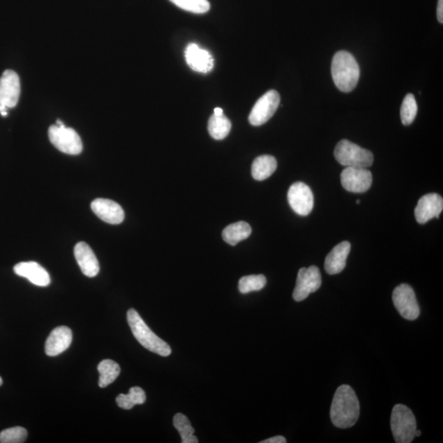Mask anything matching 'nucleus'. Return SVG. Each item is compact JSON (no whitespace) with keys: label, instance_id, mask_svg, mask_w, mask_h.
<instances>
[{"label":"nucleus","instance_id":"obj_25","mask_svg":"<svg viewBox=\"0 0 443 443\" xmlns=\"http://www.w3.org/2000/svg\"><path fill=\"white\" fill-rule=\"evenodd\" d=\"M173 425L180 433L182 443H198V438L194 436L195 429L186 415L181 413L174 415Z\"/></svg>","mask_w":443,"mask_h":443},{"label":"nucleus","instance_id":"obj_8","mask_svg":"<svg viewBox=\"0 0 443 443\" xmlns=\"http://www.w3.org/2000/svg\"><path fill=\"white\" fill-rule=\"evenodd\" d=\"M280 105L279 92L271 89L259 98L249 116V122L253 126H261L275 114Z\"/></svg>","mask_w":443,"mask_h":443},{"label":"nucleus","instance_id":"obj_23","mask_svg":"<svg viewBox=\"0 0 443 443\" xmlns=\"http://www.w3.org/2000/svg\"><path fill=\"white\" fill-rule=\"evenodd\" d=\"M98 371L100 373L98 386L102 388L108 387L119 377L121 372L120 366L112 360H104L98 365Z\"/></svg>","mask_w":443,"mask_h":443},{"label":"nucleus","instance_id":"obj_36","mask_svg":"<svg viewBox=\"0 0 443 443\" xmlns=\"http://www.w3.org/2000/svg\"><path fill=\"white\" fill-rule=\"evenodd\" d=\"M356 203H357V205H359L361 203V200H356Z\"/></svg>","mask_w":443,"mask_h":443},{"label":"nucleus","instance_id":"obj_15","mask_svg":"<svg viewBox=\"0 0 443 443\" xmlns=\"http://www.w3.org/2000/svg\"><path fill=\"white\" fill-rule=\"evenodd\" d=\"M187 64L192 70L200 73H208L214 68V59L210 53L200 48L196 44H190L186 49Z\"/></svg>","mask_w":443,"mask_h":443},{"label":"nucleus","instance_id":"obj_21","mask_svg":"<svg viewBox=\"0 0 443 443\" xmlns=\"http://www.w3.org/2000/svg\"><path fill=\"white\" fill-rule=\"evenodd\" d=\"M252 227L244 221L232 223L223 232V238L227 244L236 245L252 234Z\"/></svg>","mask_w":443,"mask_h":443},{"label":"nucleus","instance_id":"obj_9","mask_svg":"<svg viewBox=\"0 0 443 443\" xmlns=\"http://www.w3.org/2000/svg\"><path fill=\"white\" fill-rule=\"evenodd\" d=\"M321 285L322 277L319 268L314 266L302 268L298 272L293 299L295 302H302L309 297V295L319 290Z\"/></svg>","mask_w":443,"mask_h":443},{"label":"nucleus","instance_id":"obj_35","mask_svg":"<svg viewBox=\"0 0 443 443\" xmlns=\"http://www.w3.org/2000/svg\"><path fill=\"white\" fill-rule=\"evenodd\" d=\"M2 384H3V379L1 377H0V386H1Z\"/></svg>","mask_w":443,"mask_h":443},{"label":"nucleus","instance_id":"obj_2","mask_svg":"<svg viewBox=\"0 0 443 443\" xmlns=\"http://www.w3.org/2000/svg\"><path fill=\"white\" fill-rule=\"evenodd\" d=\"M333 82L342 92H350L359 82L361 70L354 56L347 51H339L332 62Z\"/></svg>","mask_w":443,"mask_h":443},{"label":"nucleus","instance_id":"obj_28","mask_svg":"<svg viewBox=\"0 0 443 443\" xmlns=\"http://www.w3.org/2000/svg\"><path fill=\"white\" fill-rule=\"evenodd\" d=\"M182 10L203 15L210 10V3L208 0H169Z\"/></svg>","mask_w":443,"mask_h":443},{"label":"nucleus","instance_id":"obj_10","mask_svg":"<svg viewBox=\"0 0 443 443\" xmlns=\"http://www.w3.org/2000/svg\"><path fill=\"white\" fill-rule=\"evenodd\" d=\"M288 199L290 207L299 216H309L314 207V195L311 188L301 182L290 186Z\"/></svg>","mask_w":443,"mask_h":443},{"label":"nucleus","instance_id":"obj_13","mask_svg":"<svg viewBox=\"0 0 443 443\" xmlns=\"http://www.w3.org/2000/svg\"><path fill=\"white\" fill-rule=\"evenodd\" d=\"M443 209L442 197L436 193L424 195L418 201L415 216L419 223H426L433 218H440Z\"/></svg>","mask_w":443,"mask_h":443},{"label":"nucleus","instance_id":"obj_14","mask_svg":"<svg viewBox=\"0 0 443 443\" xmlns=\"http://www.w3.org/2000/svg\"><path fill=\"white\" fill-rule=\"evenodd\" d=\"M91 207L98 218L110 225H120L124 220L123 208L113 200L96 199L93 201Z\"/></svg>","mask_w":443,"mask_h":443},{"label":"nucleus","instance_id":"obj_33","mask_svg":"<svg viewBox=\"0 0 443 443\" xmlns=\"http://www.w3.org/2000/svg\"><path fill=\"white\" fill-rule=\"evenodd\" d=\"M214 114L216 115H222L223 114V111L221 108H216L214 109Z\"/></svg>","mask_w":443,"mask_h":443},{"label":"nucleus","instance_id":"obj_4","mask_svg":"<svg viewBox=\"0 0 443 443\" xmlns=\"http://www.w3.org/2000/svg\"><path fill=\"white\" fill-rule=\"evenodd\" d=\"M335 159L346 167L369 168L374 163L372 152L348 140L338 143L334 150Z\"/></svg>","mask_w":443,"mask_h":443},{"label":"nucleus","instance_id":"obj_27","mask_svg":"<svg viewBox=\"0 0 443 443\" xmlns=\"http://www.w3.org/2000/svg\"><path fill=\"white\" fill-rule=\"evenodd\" d=\"M266 283V277L262 275L245 276L239 281L238 289L241 293L247 294L263 289Z\"/></svg>","mask_w":443,"mask_h":443},{"label":"nucleus","instance_id":"obj_6","mask_svg":"<svg viewBox=\"0 0 443 443\" xmlns=\"http://www.w3.org/2000/svg\"><path fill=\"white\" fill-rule=\"evenodd\" d=\"M49 138L53 146L62 153L77 155L82 153L83 145L82 139L73 128L65 125H53L49 128Z\"/></svg>","mask_w":443,"mask_h":443},{"label":"nucleus","instance_id":"obj_7","mask_svg":"<svg viewBox=\"0 0 443 443\" xmlns=\"http://www.w3.org/2000/svg\"><path fill=\"white\" fill-rule=\"evenodd\" d=\"M392 301L399 314L407 320H415L419 306L414 290L408 284H401L393 290Z\"/></svg>","mask_w":443,"mask_h":443},{"label":"nucleus","instance_id":"obj_34","mask_svg":"<svg viewBox=\"0 0 443 443\" xmlns=\"http://www.w3.org/2000/svg\"><path fill=\"white\" fill-rule=\"evenodd\" d=\"M420 435H422V432H420L419 431H417V429H416V431L415 432V437H419Z\"/></svg>","mask_w":443,"mask_h":443},{"label":"nucleus","instance_id":"obj_18","mask_svg":"<svg viewBox=\"0 0 443 443\" xmlns=\"http://www.w3.org/2000/svg\"><path fill=\"white\" fill-rule=\"evenodd\" d=\"M17 275L26 277L31 284L39 286H47L51 284V277L44 268L38 263L21 262L13 268Z\"/></svg>","mask_w":443,"mask_h":443},{"label":"nucleus","instance_id":"obj_16","mask_svg":"<svg viewBox=\"0 0 443 443\" xmlns=\"http://www.w3.org/2000/svg\"><path fill=\"white\" fill-rule=\"evenodd\" d=\"M74 256L80 270L89 277H96L100 272L98 259L89 245L83 241L76 245Z\"/></svg>","mask_w":443,"mask_h":443},{"label":"nucleus","instance_id":"obj_22","mask_svg":"<svg viewBox=\"0 0 443 443\" xmlns=\"http://www.w3.org/2000/svg\"><path fill=\"white\" fill-rule=\"evenodd\" d=\"M232 128L230 120L226 116L214 114L210 117L208 123L209 135L216 140L220 141L229 134Z\"/></svg>","mask_w":443,"mask_h":443},{"label":"nucleus","instance_id":"obj_5","mask_svg":"<svg viewBox=\"0 0 443 443\" xmlns=\"http://www.w3.org/2000/svg\"><path fill=\"white\" fill-rule=\"evenodd\" d=\"M391 428L397 443L412 442L416 431V420L412 411L404 405L394 406L391 415Z\"/></svg>","mask_w":443,"mask_h":443},{"label":"nucleus","instance_id":"obj_30","mask_svg":"<svg viewBox=\"0 0 443 443\" xmlns=\"http://www.w3.org/2000/svg\"><path fill=\"white\" fill-rule=\"evenodd\" d=\"M437 20L440 24H443V0H438L437 8Z\"/></svg>","mask_w":443,"mask_h":443},{"label":"nucleus","instance_id":"obj_19","mask_svg":"<svg viewBox=\"0 0 443 443\" xmlns=\"http://www.w3.org/2000/svg\"><path fill=\"white\" fill-rule=\"evenodd\" d=\"M350 250L351 244L348 241H342L336 245L325 259L324 268L327 274L334 275L343 271L347 266V259Z\"/></svg>","mask_w":443,"mask_h":443},{"label":"nucleus","instance_id":"obj_31","mask_svg":"<svg viewBox=\"0 0 443 443\" xmlns=\"http://www.w3.org/2000/svg\"><path fill=\"white\" fill-rule=\"evenodd\" d=\"M286 438L283 436H276L274 437L268 438L265 441L261 442V443H286Z\"/></svg>","mask_w":443,"mask_h":443},{"label":"nucleus","instance_id":"obj_24","mask_svg":"<svg viewBox=\"0 0 443 443\" xmlns=\"http://www.w3.org/2000/svg\"><path fill=\"white\" fill-rule=\"evenodd\" d=\"M146 400L145 391L139 387H133L130 389L128 394H119L116 398L118 406L124 410H131L136 405L144 404Z\"/></svg>","mask_w":443,"mask_h":443},{"label":"nucleus","instance_id":"obj_29","mask_svg":"<svg viewBox=\"0 0 443 443\" xmlns=\"http://www.w3.org/2000/svg\"><path fill=\"white\" fill-rule=\"evenodd\" d=\"M28 437V431L22 427H13L4 429L0 433V442L1 443H21Z\"/></svg>","mask_w":443,"mask_h":443},{"label":"nucleus","instance_id":"obj_17","mask_svg":"<svg viewBox=\"0 0 443 443\" xmlns=\"http://www.w3.org/2000/svg\"><path fill=\"white\" fill-rule=\"evenodd\" d=\"M73 341V333L68 327L60 326L53 329L46 342V353L49 356H56L65 351Z\"/></svg>","mask_w":443,"mask_h":443},{"label":"nucleus","instance_id":"obj_20","mask_svg":"<svg viewBox=\"0 0 443 443\" xmlns=\"http://www.w3.org/2000/svg\"><path fill=\"white\" fill-rule=\"evenodd\" d=\"M277 160L274 156L261 155L254 160L252 173L257 181H263L276 171Z\"/></svg>","mask_w":443,"mask_h":443},{"label":"nucleus","instance_id":"obj_3","mask_svg":"<svg viewBox=\"0 0 443 443\" xmlns=\"http://www.w3.org/2000/svg\"><path fill=\"white\" fill-rule=\"evenodd\" d=\"M127 318L134 337L142 347L161 356L171 355L172 350L169 345L164 342V340L159 338L147 326L137 311L134 310V309H130L128 311Z\"/></svg>","mask_w":443,"mask_h":443},{"label":"nucleus","instance_id":"obj_11","mask_svg":"<svg viewBox=\"0 0 443 443\" xmlns=\"http://www.w3.org/2000/svg\"><path fill=\"white\" fill-rule=\"evenodd\" d=\"M341 182L347 191L362 193L368 191L372 185L373 176L367 168L347 167L341 173Z\"/></svg>","mask_w":443,"mask_h":443},{"label":"nucleus","instance_id":"obj_32","mask_svg":"<svg viewBox=\"0 0 443 443\" xmlns=\"http://www.w3.org/2000/svg\"><path fill=\"white\" fill-rule=\"evenodd\" d=\"M8 108L6 106L0 105V114H1L3 117H6L8 114Z\"/></svg>","mask_w":443,"mask_h":443},{"label":"nucleus","instance_id":"obj_1","mask_svg":"<svg viewBox=\"0 0 443 443\" xmlns=\"http://www.w3.org/2000/svg\"><path fill=\"white\" fill-rule=\"evenodd\" d=\"M360 416V403L354 390L348 385H342L333 397L330 418L335 427L348 428L355 425Z\"/></svg>","mask_w":443,"mask_h":443},{"label":"nucleus","instance_id":"obj_26","mask_svg":"<svg viewBox=\"0 0 443 443\" xmlns=\"http://www.w3.org/2000/svg\"><path fill=\"white\" fill-rule=\"evenodd\" d=\"M418 105L412 94L406 95L401 108V119L405 126H409L414 122L417 115Z\"/></svg>","mask_w":443,"mask_h":443},{"label":"nucleus","instance_id":"obj_12","mask_svg":"<svg viewBox=\"0 0 443 443\" xmlns=\"http://www.w3.org/2000/svg\"><path fill=\"white\" fill-rule=\"evenodd\" d=\"M21 85L19 75L12 70H6L0 78V105L13 108L19 101Z\"/></svg>","mask_w":443,"mask_h":443}]
</instances>
